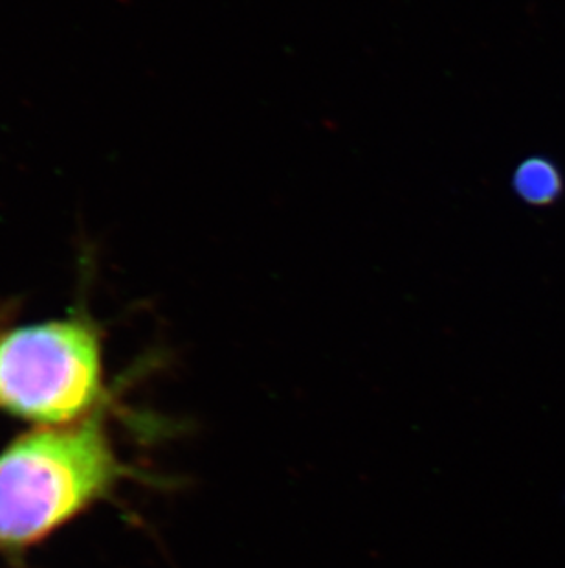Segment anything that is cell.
Returning a JSON list of instances; mask_svg holds the SVG:
<instances>
[{
  "label": "cell",
  "instance_id": "7a4b0ae2",
  "mask_svg": "<svg viewBox=\"0 0 565 568\" xmlns=\"http://www.w3.org/2000/svg\"><path fill=\"white\" fill-rule=\"evenodd\" d=\"M96 260L80 256L75 304L69 315L17 322V307L0 306V410L38 427L69 425L103 408V333L89 312Z\"/></svg>",
  "mask_w": 565,
  "mask_h": 568
},
{
  "label": "cell",
  "instance_id": "3957f363",
  "mask_svg": "<svg viewBox=\"0 0 565 568\" xmlns=\"http://www.w3.org/2000/svg\"><path fill=\"white\" fill-rule=\"evenodd\" d=\"M512 189L525 204L551 206L564 193V178L555 162L545 156H531L514 170Z\"/></svg>",
  "mask_w": 565,
  "mask_h": 568
},
{
  "label": "cell",
  "instance_id": "6da1fadb",
  "mask_svg": "<svg viewBox=\"0 0 565 568\" xmlns=\"http://www.w3.org/2000/svg\"><path fill=\"white\" fill-rule=\"evenodd\" d=\"M100 410L74 424L38 427L0 453V550L44 541L133 475Z\"/></svg>",
  "mask_w": 565,
  "mask_h": 568
}]
</instances>
